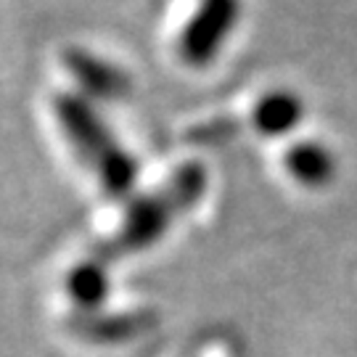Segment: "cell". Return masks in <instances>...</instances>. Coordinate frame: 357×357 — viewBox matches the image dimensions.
Here are the masks:
<instances>
[{
	"label": "cell",
	"mask_w": 357,
	"mask_h": 357,
	"mask_svg": "<svg viewBox=\"0 0 357 357\" xmlns=\"http://www.w3.org/2000/svg\"><path fill=\"white\" fill-rule=\"evenodd\" d=\"M59 59H61L66 72L75 77L77 85L96 98L114 101V98H122L130 93L132 79L128 72L98 53L79 48V45H66V48H61Z\"/></svg>",
	"instance_id": "cell-4"
},
{
	"label": "cell",
	"mask_w": 357,
	"mask_h": 357,
	"mask_svg": "<svg viewBox=\"0 0 357 357\" xmlns=\"http://www.w3.org/2000/svg\"><path fill=\"white\" fill-rule=\"evenodd\" d=\"M305 122V101L294 90H270L252 109V125L268 138L289 135Z\"/></svg>",
	"instance_id": "cell-6"
},
{
	"label": "cell",
	"mask_w": 357,
	"mask_h": 357,
	"mask_svg": "<svg viewBox=\"0 0 357 357\" xmlns=\"http://www.w3.org/2000/svg\"><path fill=\"white\" fill-rule=\"evenodd\" d=\"M51 106L61 132L75 146L82 165L93 169L103 191L109 196H125L138 178L135 156L112 135V130L103 125V119L82 96L59 90L51 98Z\"/></svg>",
	"instance_id": "cell-2"
},
{
	"label": "cell",
	"mask_w": 357,
	"mask_h": 357,
	"mask_svg": "<svg viewBox=\"0 0 357 357\" xmlns=\"http://www.w3.org/2000/svg\"><path fill=\"white\" fill-rule=\"evenodd\" d=\"M206 191V167L202 162H183L172 169V175L149 193H141L128 206V215L122 225L98 241L90 252V259L101 268H112L114 262L125 259L128 255L143 252L151 243L165 236L169 225L183 212L199 204V199Z\"/></svg>",
	"instance_id": "cell-1"
},
{
	"label": "cell",
	"mask_w": 357,
	"mask_h": 357,
	"mask_svg": "<svg viewBox=\"0 0 357 357\" xmlns=\"http://www.w3.org/2000/svg\"><path fill=\"white\" fill-rule=\"evenodd\" d=\"M241 0H202L178 38V51L191 66H206L233 32Z\"/></svg>",
	"instance_id": "cell-3"
},
{
	"label": "cell",
	"mask_w": 357,
	"mask_h": 357,
	"mask_svg": "<svg viewBox=\"0 0 357 357\" xmlns=\"http://www.w3.org/2000/svg\"><path fill=\"white\" fill-rule=\"evenodd\" d=\"M238 122H233V119H215V122H206V125H199V128H193L191 138L196 141H220L222 135H233V132H238Z\"/></svg>",
	"instance_id": "cell-9"
},
{
	"label": "cell",
	"mask_w": 357,
	"mask_h": 357,
	"mask_svg": "<svg viewBox=\"0 0 357 357\" xmlns=\"http://www.w3.org/2000/svg\"><path fill=\"white\" fill-rule=\"evenodd\" d=\"M156 326V312L135 310V312H77L69 318V331L90 344H125L151 331Z\"/></svg>",
	"instance_id": "cell-5"
},
{
	"label": "cell",
	"mask_w": 357,
	"mask_h": 357,
	"mask_svg": "<svg viewBox=\"0 0 357 357\" xmlns=\"http://www.w3.org/2000/svg\"><path fill=\"white\" fill-rule=\"evenodd\" d=\"M283 162L289 175L307 188H323L336 178V156L318 141H299L289 146Z\"/></svg>",
	"instance_id": "cell-7"
},
{
	"label": "cell",
	"mask_w": 357,
	"mask_h": 357,
	"mask_svg": "<svg viewBox=\"0 0 357 357\" xmlns=\"http://www.w3.org/2000/svg\"><path fill=\"white\" fill-rule=\"evenodd\" d=\"M66 291L82 312H96L109 294V270L93 259H82L66 278Z\"/></svg>",
	"instance_id": "cell-8"
}]
</instances>
